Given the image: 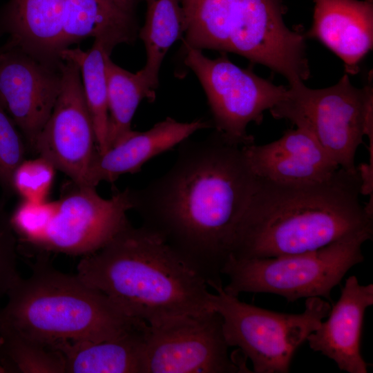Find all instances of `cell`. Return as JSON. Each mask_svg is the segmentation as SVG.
<instances>
[{"label":"cell","mask_w":373,"mask_h":373,"mask_svg":"<svg viewBox=\"0 0 373 373\" xmlns=\"http://www.w3.org/2000/svg\"><path fill=\"white\" fill-rule=\"evenodd\" d=\"M163 175L131 189L133 210L206 280L223 284L221 270L232 255L257 177L242 147L214 132L179 144Z\"/></svg>","instance_id":"cell-1"},{"label":"cell","mask_w":373,"mask_h":373,"mask_svg":"<svg viewBox=\"0 0 373 373\" xmlns=\"http://www.w3.org/2000/svg\"><path fill=\"white\" fill-rule=\"evenodd\" d=\"M361 195L358 173L341 168L316 183L283 184L257 177L231 256L260 258L299 254L347 236H373V213Z\"/></svg>","instance_id":"cell-2"},{"label":"cell","mask_w":373,"mask_h":373,"mask_svg":"<svg viewBox=\"0 0 373 373\" xmlns=\"http://www.w3.org/2000/svg\"><path fill=\"white\" fill-rule=\"evenodd\" d=\"M76 274L148 325L213 310L204 278L143 225L129 222L100 249L83 256Z\"/></svg>","instance_id":"cell-3"},{"label":"cell","mask_w":373,"mask_h":373,"mask_svg":"<svg viewBox=\"0 0 373 373\" xmlns=\"http://www.w3.org/2000/svg\"><path fill=\"white\" fill-rule=\"evenodd\" d=\"M0 309V336L14 335L44 347L83 341L99 342L142 327L106 295L77 276L57 269L47 254L30 264Z\"/></svg>","instance_id":"cell-4"},{"label":"cell","mask_w":373,"mask_h":373,"mask_svg":"<svg viewBox=\"0 0 373 373\" xmlns=\"http://www.w3.org/2000/svg\"><path fill=\"white\" fill-rule=\"evenodd\" d=\"M184 45L240 55L283 75L289 85L310 75L305 36L284 23L279 0H180Z\"/></svg>","instance_id":"cell-5"},{"label":"cell","mask_w":373,"mask_h":373,"mask_svg":"<svg viewBox=\"0 0 373 373\" xmlns=\"http://www.w3.org/2000/svg\"><path fill=\"white\" fill-rule=\"evenodd\" d=\"M55 201H23L10 215L19 247L39 254L85 256L100 249L130 222L131 189L102 198L96 186L77 185Z\"/></svg>","instance_id":"cell-6"},{"label":"cell","mask_w":373,"mask_h":373,"mask_svg":"<svg viewBox=\"0 0 373 373\" xmlns=\"http://www.w3.org/2000/svg\"><path fill=\"white\" fill-rule=\"evenodd\" d=\"M372 236H347L306 253L260 258L231 256L221 273L229 279L224 290L241 293H269L288 302L312 297L332 302V290L354 265L362 262L361 247Z\"/></svg>","instance_id":"cell-7"},{"label":"cell","mask_w":373,"mask_h":373,"mask_svg":"<svg viewBox=\"0 0 373 373\" xmlns=\"http://www.w3.org/2000/svg\"><path fill=\"white\" fill-rule=\"evenodd\" d=\"M372 93V86L356 88L345 74L325 88L289 85L285 99L269 111L311 133L339 168L357 173L355 155L363 137L373 142Z\"/></svg>","instance_id":"cell-8"},{"label":"cell","mask_w":373,"mask_h":373,"mask_svg":"<svg viewBox=\"0 0 373 373\" xmlns=\"http://www.w3.org/2000/svg\"><path fill=\"white\" fill-rule=\"evenodd\" d=\"M212 285L211 309L220 314L225 339L249 358L255 373H287L298 348L329 313L320 297L306 298L300 314L273 312L240 300Z\"/></svg>","instance_id":"cell-9"},{"label":"cell","mask_w":373,"mask_h":373,"mask_svg":"<svg viewBox=\"0 0 373 373\" xmlns=\"http://www.w3.org/2000/svg\"><path fill=\"white\" fill-rule=\"evenodd\" d=\"M184 46V62L205 92L215 131L240 146L254 143L247 132L248 124H260L263 113L284 99L288 88L258 76L251 68L236 66L227 52L210 59L201 50Z\"/></svg>","instance_id":"cell-10"},{"label":"cell","mask_w":373,"mask_h":373,"mask_svg":"<svg viewBox=\"0 0 373 373\" xmlns=\"http://www.w3.org/2000/svg\"><path fill=\"white\" fill-rule=\"evenodd\" d=\"M142 373L249 372L229 354L222 318L214 310L144 328Z\"/></svg>","instance_id":"cell-11"},{"label":"cell","mask_w":373,"mask_h":373,"mask_svg":"<svg viewBox=\"0 0 373 373\" xmlns=\"http://www.w3.org/2000/svg\"><path fill=\"white\" fill-rule=\"evenodd\" d=\"M61 73L59 95L33 151L73 183L90 185V167L97 150L80 70L74 61L62 59Z\"/></svg>","instance_id":"cell-12"},{"label":"cell","mask_w":373,"mask_h":373,"mask_svg":"<svg viewBox=\"0 0 373 373\" xmlns=\"http://www.w3.org/2000/svg\"><path fill=\"white\" fill-rule=\"evenodd\" d=\"M61 64L6 43L0 48V103L32 150L59 95Z\"/></svg>","instance_id":"cell-13"},{"label":"cell","mask_w":373,"mask_h":373,"mask_svg":"<svg viewBox=\"0 0 373 373\" xmlns=\"http://www.w3.org/2000/svg\"><path fill=\"white\" fill-rule=\"evenodd\" d=\"M242 147L253 173L275 182H320L339 169L313 135L300 127L286 131L271 143Z\"/></svg>","instance_id":"cell-14"},{"label":"cell","mask_w":373,"mask_h":373,"mask_svg":"<svg viewBox=\"0 0 373 373\" xmlns=\"http://www.w3.org/2000/svg\"><path fill=\"white\" fill-rule=\"evenodd\" d=\"M372 305L373 285H361L355 276L347 278L327 319L307 337L309 347L342 371L367 373L370 364L361 355V338L365 311Z\"/></svg>","instance_id":"cell-15"},{"label":"cell","mask_w":373,"mask_h":373,"mask_svg":"<svg viewBox=\"0 0 373 373\" xmlns=\"http://www.w3.org/2000/svg\"><path fill=\"white\" fill-rule=\"evenodd\" d=\"M212 127V122L204 119L181 122L168 117L146 131L132 130L106 152L97 151L90 167V185L113 182L123 174L137 173L151 158L179 145L195 132Z\"/></svg>","instance_id":"cell-16"},{"label":"cell","mask_w":373,"mask_h":373,"mask_svg":"<svg viewBox=\"0 0 373 373\" xmlns=\"http://www.w3.org/2000/svg\"><path fill=\"white\" fill-rule=\"evenodd\" d=\"M314 1L313 24L307 35L340 57L347 74L357 73L359 63L372 48V0Z\"/></svg>","instance_id":"cell-17"},{"label":"cell","mask_w":373,"mask_h":373,"mask_svg":"<svg viewBox=\"0 0 373 373\" xmlns=\"http://www.w3.org/2000/svg\"><path fill=\"white\" fill-rule=\"evenodd\" d=\"M66 0H10L0 17V34L7 44L47 62L61 61V36Z\"/></svg>","instance_id":"cell-18"},{"label":"cell","mask_w":373,"mask_h":373,"mask_svg":"<svg viewBox=\"0 0 373 373\" xmlns=\"http://www.w3.org/2000/svg\"><path fill=\"white\" fill-rule=\"evenodd\" d=\"M138 31L135 15L125 12L113 0H66L61 50L93 37L111 53L118 44L133 43Z\"/></svg>","instance_id":"cell-19"},{"label":"cell","mask_w":373,"mask_h":373,"mask_svg":"<svg viewBox=\"0 0 373 373\" xmlns=\"http://www.w3.org/2000/svg\"><path fill=\"white\" fill-rule=\"evenodd\" d=\"M99 342L57 346L65 358V373H142L144 328Z\"/></svg>","instance_id":"cell-20"},{"label":"cell","mask_w":373,"mask_h":373,"mask_svg":"<svg viewBox=\"0 0 373 373\" xmlns=\"http://www.w3.org/2000/svg\"><path fill=\"white\" fill-rule=\"evenodd\" d=\"M144 1L146 18L139 37L145 46L146 62L138 73L155 92L162 61L172 45L182 38L185 19L180 0Z\"/></svg>","instance_id":"cell-21"},{"label":"cell","mask_w":373,"mask_h":373,"mask_svg":"<svg viewBox=\"0 0 373 373\" xmlns=\"http://www.w3.org/2000/svg\"><path fill=\"white\" fill-rule=\"evenodd\" d=\"M107 54L111 55V52L96 41H94L91 48L88 50L79 48H67L59 54L61 59L74 61L79 68L84 97L93 121L99 153L109 149L108 93L105 70V57Z\"/></svg>","instance_id":"cell-22"},{"label":"cell","mask_w":373,"mask_h":373,"mask_svg":"<svg viewBox=\"0 0 373 373\" xmlns=\"http://www.w3.org/2000/svg\"><path fill=\"white\" fill-rule=\"evenodd\" d=\"M107 54L105 70L107 82L109 149L122 140L131 129L133 117L140 102L154 101L152 90L138 73H131L115 64Z\"/></svg>","instance_id":"cell-23"},{"label":"cell","mask_w":373,"mask_h":373,"mask_svg":"<svg viewBox=\"0 0 373 373\" xmlns=\"http://www.w3.org/2000/svg\"><path fill=\"white\" fill-rule=\"evenodd\" d=\"M1 336L0 363L5 373H65L60 351L14 335Z\"/></svg>","instance_id":"cell-24"},{"label":"cell","mask_w":373,"mask_h":373,"mask_svg":"<svg viewBox=\"0 0 373 373\" xmlns=\"http://www.w3.org/2000/svg\"><path fill=\"white\" fill-rule=\"evenodd\" d=\"M26 150L21 133L0 103V186L6 197L15 193L13 175L26 160Z\"/></svg>","instance_id":"cell-25"},{"label":"cell","mask_w":373,"mask_h":373,"mask_svg":"<svg viewBox=\"0 0 373 373\" xmlns=\"http://www.w3.org/2000/svg\"><path fill=\"white\" fill-rule=\"evenodd\" d=\"M56 169L41 156L25 160L16 169L12 179L15 192L23 201L39 203L47 200Z\"/></svg>","instance_id":"cell-26"},{"label":"cell","mask_w":373,"mask_h":373,"mask_svg":"<svg viewBox=\"0 0 373 373\" xmlns=\"http://www.w3.org/2000/svg\"><path fill=\"white\" fill-rule=\"evenodd\" d=\"M18 239L12 227L10 215L0 202V298L6 296L21 278L17 270Z\"/></svg>","instance_id":"cell-27"},{"label":"cell","mask_w":373,"mask_h":373,"mask_svg":"<svg viewBox=\"0 0 373 373\" xmlns=\"http://www.w3.org/2000/svg\"><path fill=\"white\" fill-rule=\"evenodd\" d=\"M121 9L130 14L135 15V8L137 0H113Z\"/></svg>","instance_id":"cell-28"},{"label":"cell","mask_w":373,"mask_h":373,"mask_svg":"<svg viewBox=\"0 0 373 373\" xmlns=\"http://www.w3.org/2000/svg\"><path fill=\"white\" fill-rule=\"evenodd\" d=\"M2 343H3V338L0 336V349L2 345ZM0 373H5V371L3 369L2 366L1 365V363H0Z\"/></svg>","instance_id":"cell-29"}]
</instances>
